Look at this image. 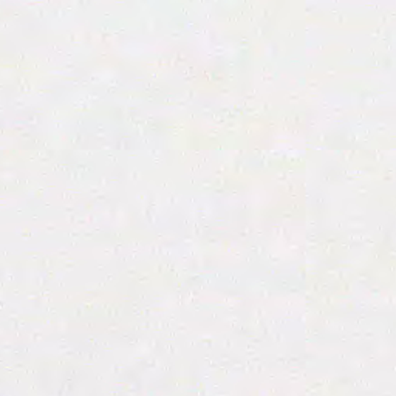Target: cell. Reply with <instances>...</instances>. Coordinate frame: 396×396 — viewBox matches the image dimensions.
<instances>
[]
</instances>
